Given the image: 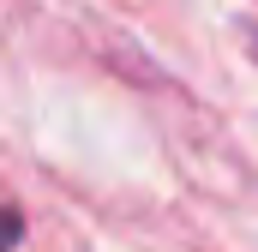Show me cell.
<instances>
[{
	"instance_id": "1",
	"label": "cell",
	"mask_w": 258,
	"mask_h": 252,
	"mask_svg": "<svg viewBox=\"0 0 258 252\" xmlns=\"http://www.w3.org/2000/svg\"><path fill=\"white\" fill-rule=\"evenodd\" d=\"M24 234V216H12V210H0V252H12V240Z\"/></svg>"
}]
</instances>
